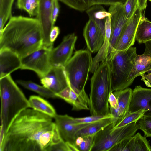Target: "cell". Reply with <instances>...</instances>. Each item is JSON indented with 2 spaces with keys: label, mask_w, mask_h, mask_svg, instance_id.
<instances>
[{
  "label": "cell",
  "mask_w": 151,
  "mask_h": 151,
  "mask_svg": "<svg viewBox=\"0 0 151 151\" xmlns=\"http://www.w3.org/2000/svg\"><path fill=\"white\" fill-rule=\"evenodd\" d=\"M144 44L145 51L142 54L137 55L133 68L127 78L129 81L132 83L136 77L151 70V40Z\"/></svg>",
  "instance_id": "19"
},
{
  "label": "cell",
  "mask_w": 151,
  "mask_h": 151,
  "mask_svg": "<svg viewBox=\"0 0 151 151\" xmlns=\"http://www.w3.org/2000/svg\"><path fill=\"white\" fill-rule=\"evenodd\" d=\"M111 31L109 41L108 55L112 52L116 46L129 20L126 17L124 4H117L110 6Z\"/></svg>",
  "instance_id": "9"
},
{
  "label": "cell",
  "mask_w": 151,
  "mask_h": 151,
  "mask_svg": "<svg viewBox=\"0 0 151 151\" xmlns=\"http://www.w3.org/2000/svg\"><path fill=\"white\" fill-rule=\"evenodd\" d=\"M113 117L111 115L103 116H100L91 115L90 116L82 118H74L72 117L73 124H91L105 118Z\"/></svg>",
  "instance_id": "33"
},
{
  "label": "cell",
  "mask_w": 151,
  "mask_h": 151,
  "mask_svg": "<svg viewBox=\"0 0 151 151\" xmlns=\"http://www.w3.org/2000/svg\"><path fill=\"white\" fill-rule=\"evenodd\" d=\"M77 38L74 33L68 34L59 45L51 50L50 61L52 66H64L71 57Z\"/></svg>",
  "instance_id": "10"
},
{
  "label": "cell",
  "mask_w": 151,
  "mask_h": 151,
  "mask_svg": "<svg viewBox=\"0 0 151 151\" xmlns=\"http://www.w3.org/2000/svg\"><path fill=\"white\" fill-rule=\"evenodd\" d=\"M146 111L144 109H141L134 112L128 111L123 119L113 128L124 126L134 122H137L144 114Z\"/></svg>",
  "instance_id": "29"
},
{
  "label": "cell",
  "mask_w": 151,
  "mask_h": 151,
  "mask_svg": "<svg viewBox=\"0 0 151 151\" xmlns=\"http://www.w3.org/2000/svg\"><path fill=\"white\" fill-rule=\"evenodd\" d=\"M16 5L17 9L26 11L30 17L37 14L38 0H17Z\"/></svg>",
  "instance_id": "28"
},
{
  "label": "cell",
  "mask_w": 151,
  "mask_h": 151,
  "mask_svg": "<svg viewBox=\"0 0 151 151\" xmlns=\"http://www.w3.org/2000/svg\"><path fill=\"white\" fill-rule=\"evenodd\" d=\"M149 1H150V2H151V0H148Z\"/></svg>",
  "instance_id": "43"
},
{
  "label": "cell",
  "mask_w": 151,
  "mask_h": 151,
  "mask_svg": "<svg viewBox=\"0 0 151 151\" xmlns=\"http://www.w3.org/2000/svg\"><path fill=\"white\" fill-rule=\"evenodd\" d=\"M70 88L68 86L60 92L55 93L57 97L60 98L69 103V92Z\"/></svg>",
  "instance_id": "38"
},
{
  "label": "cell",
  "mask_w": 151,
  "mask_h": 151,
  "mask_svg": "<svg viewBox=\"0 0 151 151\" xmlns=\"http://www.w3.org/2000/svg\"><path fill=\"white\" fill-rule=\"evenodd\" d=\"M91 79L88 106L91 115L106 116L109 112V98L113 92L110 70L106 59L101 63Z\"/></svg>",
  "instance_id": "4"
},
{
  "label": "cell",
  "mask_w": 151,
  "mask_h": 151,
  "mask_svg": "<svg viewBox=\"0 0 151 151\" xmlns=\"http://www.w3.org/2000/svg\"><path fill=\"white\" fill-rule=\"evenodd\" d=\"M140 76L142 77L141 80L146 84L147 83L151 84V70L145 72Z\"/></svg>",
  "instance_id": "41"
},
{
  "label": "cell",
  "mask_w": 151,
  "mask_h": 151,
  "mask_svg": "<svg viewBox=\"0 0 151 151\" xmlns=\"http://www.w3.org/2000/svg\"><path fill=\"white\" fill-rule=\"evenodd\" d=\"M114 122L113 117H108L90 124L77 132L75 135L76 139L80 137L95 135Z\"/></svg>",
  "instance_id": "22"
},
{
  "label": "cell",
  "mask_w": 151,
  "mask_h": 151,
  "mask_svg": "<svg viewBox=\"0 0 151 151\" xmlns=\"http://www.w3.org/2000/svg\"><path fill=\"white\" fill-rule=\"evenodd\" d=\"M60 32L59 28L57 26H54L52 29L50 34V40L53 44Z\"/></svg>",
  "instance_id": "39"
},
{
  "label": "cell",
  "mask_w": 151,
  "mask_h": 151,
  "mask_svg": "<svg viewBox=\"0 0 151 151\" xmlns=\"http://www.w3.org/2000/svg\"><path fill=\"white\" fill-rule=\"evenodd\" d=\"M52 0H38V12L36 18L39 21L41 28L43 46L52 49L53 44L50 40L51 31L54 26L52 19Z\"/></svg>",
  "instance_id": "11"
},
{
  "label": "cell",
  "mask_w": 151,
  "mask_h": 151,
  "mask_svg": "<svg viewBox=\"0 0 151 151\" xmlns=\"http://www.w3.org/2000/svg\"><path fill=\"white\" fill-rule=\"evenodd\" d=\"M40 81L43 86L55 94L62 91L68 86L64 67L52 66Z\"/></svg>",
  "instance_id": "13"
},
{
  "label": "cell",
  "mask_w": 151,
  "mask_h": 151,
  "mask_svg": "<svg viewBox=\"0 0 151 151\" xmlns=\"http://www.w3.org/2000/svg\"><path fill=\"white\" fill-rule=\"evenodd\" d=\"M151 40V22L142 14L138 23L135 34V40L139 43Z\"/></svg>",
  "instance_id": "25"
},
{
  "label": "cell",
  "mask_w": 151,
  "mask_h": 151,
  "mask_svg": "<svg viewBox=\"0 0 151 151\" xmlns=\"http://www.w3.org/2000/svg\"><path fill=\"white\" fill-rule=\"evenodd\" d=\"M69 151L66 142L63 139L56 143L51 145L47 151Z\"/></svg>",
  "instance_id": "35"
},
{
  "label": "cell",
  "mask_w": 151,
  "mask_h": 151,
  "mask_svg": "<svg viewBox=\"0 0 151 151\" xmlns=\"http://www.w3.org/2000/svg\"><path fill=\"white\" fill-rule=\"evenodd\" d=\"M146 138L138 132L119 142L109 151H150L151 146Z\"/></svg>",
  "instance_id": "18"
},
{
  "label": "cell",
  "mask_w": 151,
  "mask_h": 151,
  "mask_svg": "<svg viewBox=\"0 0 151 151\" xmlns=\"http://www.w3.org/2000/svg\"><path fill=\"white\" fill-rule=\"evenodd\" d=\"M95 135L77 137L75 145L78 151H91L94 144Z\"/></svg>",
  "instance_id": "30"
},
{
  "label": "cell",
  "mask_w": 151,
  "mask_h": 151,
  "mask_svg": "<svg viewBox=\"0 0 151 151\" xmlns=\"http://www.w3.org/2000/svg\"><path fill=\"white\" fill-rule=\"evenodd\" d=\"M142 14V11L137 7L127 22L113 51L126 50L134 44L137 29Z\"/></svg>",
  "instance_id": "12"
},
{
  "label": "cell",
  "mask_w": 151,
  "mask_h": 151,
  "mask_svg": "<svg viewBox=\"0 0 151 151\" xmlns=\"http://www.w3.org/2000/svg\"><path fill=\"white\" fill-rule=\"evenodd\" d=\"M113 128L112 123L95 135L91 151H109L122 140L134 135L139 129V124L136 122L119 128Z\"/></svg>",
  "instance_id": "7"
},
{
  "label": "cell",
  "mask_w": 151,
  "mask_h": 151,
  "mask_svg": "<svg viewBox=\"0 0 151 151\" xmlns=\"http://www.w3.org/2000/svg\"><path fill=\"white\" fill-rule=\"evenodd\" d=\"M141 109L146 111L144 115L151 117V88L136 86L133 90L128 111L134 112Z\"/></svg>",
  "instance_id": "15"
},
{
  "label": "cell",
  "mask_w": 151,
  "mask_h": 151,
  "mask_svg": "<svg viewBox=\"0 0 151 151\" xmlns=\"http://www.w3.org/2000/svg\"><path fill=\"white\" fill-rule=\"evenodd\" d=\"M0 94L1 127L3 130L4 137L15 118L23 110L30 106L29 100L10 74L0 78Z\"/></svg>",
  "instance_id": "3"
},
{
  "label": "cell",
  "mask_w": 151,
  "mask_h": 151,
  "mask_svg": "<svg viewBox=\"0 0 151 151\" xmlns=\"http://www.w3.org/2000/svg\"><path fill=\"white\" fill-rule=\"evenodd\" d=\"M29 101L30 108L54 118L56 115L54 107L47 101L38 96L32 95Z\"/></svg>",
  "instance_id": "24"
},
{
  "label": "cell",
  "mask_w": 151,
  "mask_h": 151,
  "mask_svg": "<svg viewBox=\"0 0 151 151\" xmlns=\"http://www.w3.org/2000/svg\"><path fill=\"white\" fill-rule=\"evenodd\" d=\"M17 82L24 88L38 93L47 98H54L57 97L55 94L44 86L37 84L31 81L18 80Z\"/></svg>",
  "instance_id": "26"
},
{
  "label": "cell",
  "mask_w": 151,
  "mask_h": 151,
  "mask_svg": "<svg viewBox=\"0 0 151 151\" xmlns=\"http://www.w3.org/2000/svg\"><path fill=\"white\" fill-rule=\"evenodd\" d=\"M93 59L88 50L76 51L64 66L69 86L79 91L84 88L90 72Z\"/></svg>",
  "instance_id": "6"
},
{
  "label": "cell",
  "mask_w": 151,
  "mask_h": 151,
  "mask_svg": "<svg viewBox=\"0 0 151 151\" xmlns=\"http://www.w3.org/2000/svg\"><path fill=\"white\" fill-rule=\"evenodd\" d=\"M126 0H91V6L95 4L113 5L117 4H124Z\"/></svg>",
  "instance_id": "36"
},
{
  "label": "cell",
  "mask_w": 151,
  "mask_h": 151,
  "mask_svg": "<svg viewBox=\"0 0 151 151\" xmlns=\"http://www.w3.org/2000/svg\"><path fill=\"white\" fill-rule=\"evenodd\" d=\"M69 7L83 12L91 6V0H58Z\"/></svg>",
  "instance_id": "31"
},
{
  "label": "cell",
  "mask_w": 151,
  "mask_h": 151,
  "mask_svg": "<svg viewBox=\"0 0 151 151\" xmlns=\"http://www.w3.org/2000/svg\"><path fill=\"white\" fill-rule=\"evenodd\" d=\"M52 49L42 46L40 49L21 58L20 69L33 71L40 78H42L52 67L50 61V55Z\"/></svg>",
  "instance_id": "8"
},
{
  "label": "cell",
  "mask_w": 151,
  "mask_h": 151,
  "mask_svg": "<svg viewBox=\"0 0 151 151\" xmlns=\"http://www.w3.org/2000/svg\"><path fill=\"white\" fill-rule=\"evenodd\" d=\"M70 88L69 104L72 106V110L77 111L89 110V97L85 90L79 91Z\"/></svg>",
  "instance_id": "23"
},
{
  "label": "cell",
  "mask_w": 151,
  "mask_h": 151,
  "mask_svg": "<svg viewBox=\"0 0 151 151\" xmlns=\"http://www.w3.org/2000/svg\"><path fill=\"white\" fill-rule=\"evenodd\" d=\"M21 66V58L17 54L8 49L0 50V78L20 69Z\"/></svg>",
  "instance_id": "20"
},
{
  "label": "cell",
  "mask_w": 151,
  "mask_h": 151,
  "mask_svg": "<svg viewBox=\"0 0 151 151\" xmlns=\"http://www.w3.org/2000/svg\"><path fill=\"white\" fill-rule=\"evenodd\" d=\"M147 0H137L138 7L142 11L145 10Z\"/></svg>",
  "instance_id": "42"
},
{
  "label": "cell",
  "mask_w": 151,
  "mask_h": 151,
  "mask_svg": "<svg viewBox=\"0 0 151 151\" xmlns=\"http://www.w3.org/2000/svg\"><path fill=\"white\" fill-rule=\"evenodd\" d=\"M124 6L126 17L129 20L133 15L138 7L137 0H126Z\"/></svg>",
  "instance_id": "34"
},
{
  "label": "cell",
  "mask_w": 151,
  "mask_h": 151,
  "mask_svg": "<svg viewBox=\"0 0 151 151\" xmlns=\"http://www.w3.org/2000/svg\"><path fill=\"white\" fill-rule=\"evenodd\" d=\"M89 19L92 20L97 25L105 37V24L107 17L111 15L101 5L95 4L86 11Z\"/></svg>",
  "instance_id": "21"
},
{
  "label": "cell",
  "mask_w": 151,
  "mask_h": 151,
  "mask_svg": "<svg viewBox=\"0 0 151 151\" xmlns=\"http://www.w3.org/2000/svg\"><path fill=\"white\" fill-rule=\"evenodd\" d=\"M132 91V89L127 88L113 92L118 103V108L116 109L109 107L110 113L114 119L113 123L114 128L122 121L128 112Z\"/></svg>",
  "instance_id": "16"
},
{
  "label": "cell",
  "mask_w": 151,
  "mask_h": 151,
  "mask_svg": "<svg viewBox=\"0 0 151 151\" xmlns=\"http://www.w3.org/2000/svg\"><path fill=\"white\" fill-rule=\"evenodd\" d=\"M136 51V47H132L126 50L114 51L106 58L113 92L124 89L132 83L127 78L133 66Z\"/></svg>",
  "instance_id": "5"
},
{
  "label": "cell",
  "mask_w": 151,
  "mask_h": 151,
  "mask_svg": "<svg viewBox=\"0 0 151 151\" xmlns=\"http://www.w3.org/2000/svg\"><path fill=\"white\" fill-rule=\"evenodd\" d=\"M53 118L62 139L65 142L74 145L77 132L90 124H75L73 123L72 117L67 114H57Z\"/></svg>",
  "instance_id": "14"
},
{
  "label": "cell",
  "mask_w": 151,
  "mask_h": 151,
  "mask_svg": "<svg viewBox=\"0 0 151 151\" xmlns=\"http://www.w3.org/2000/svg\"><path fill=\"white\" fill-rule=\"evenodd\" d=\"M52 118L32 109L23 110L10 125L0 151H47L63 139Z\"/></svg>",
  "instance_id": "1"
},
{
  "label": "cell",
  "mask_w": 151,
  "mask_h": 151,
  "mask_svg": "<svg viewBox=\"0 0 151 151\" xmlns=\"http://www.w3.org/2000/svg\"><path fill=\"white\" fill-rule=\"evenodd\" d=\"M146 137H151V117L143 115L137 122Z\"/></svg>",
  "instance_id": "32"
},
{
  "label": "cell",
  "mask_w": 151,
  "mask_h": 151,
  "mask_svg": "<svg viewBox=\"0 0 151 151\" xmlns=\"http://www.w3.org/2000/svg\"><path fill=\"white\" fill-rule=\"evenodd\" d=\"M14 0H0V33L8 19L12 16V9Z\"/></svg>",
  "instance_id": "27"
},
{
  "label": "cell",
  "mask_w": 151,
  "mask_h": 151,
  "mask_svg": "<svg viewBox=\"0 0 151 151\" xmlns=\"http://www.w3.org/2000/svg\"><path fill=\"white\" fill-rule=\"evenodd\" d=\"M58 0H52V19L54 26L59 12L60 6Z\"/></svg>",
  "instance_id": "37"
},
{
  "label": "cell",
  "mask_w": 151,
  "mask_h": 151,
  "mask_svg": "<svg viewBox=\"0 0 151 151\" xmlns=\"http://www.w3.org/2000/svg\"><path fill=\"white\" fill-rule=\"evenodd\" d=\"M109 107L115 109L117 108L118 106L117 100L113 92L110 93L109 98Z\"/></svg>",
  "instance_id": "40"
},
{
  "label": "cell",
  "mask_w": 151,
  "mask_h": 151,
  "mask_svg": "<svg viewBox=\"0 0 151 151\" xmlns=\"http://www.w3.org/2000/svg\"><path fill=\"white\" fill-rule=\"evenodd\" d=\"M83 34L88 50L92 53L98 52L103 44L105 37L91 20L87 22Z\"/></svg>",
  "instance_id": "17"
},
{
  "label": "cell",
  "mask_w": 151,
  "mask_h": 151,
  "mask_svg": "<svg viewBox=\"0 0 151 151\" xmlns=\"http://www.w3.org/2000/svg\"><path fill=\"white\" fill-rule=\"evenodd\" d=\"M42 29L36 18L12 16L0 33V50H9L21 58L41 48Z\"/></svg>",
  "instance_id": "2"
}]
</instances>
